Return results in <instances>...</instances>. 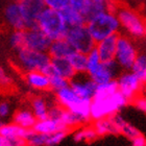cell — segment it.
Returning <instances> with one entry per match:
<instances>
[{"instance_id": "cell-1", "label": "cell", "mask_w": 146, "mask_h": 146, "mask_svg": "<svg viewBox=\"0 0 146 146\" xmlns=\"http://www.w3.org/2000/svg\"><path fill=\"white\" fill-rule=\"evenodd\" d=\"M86 25L96 43L110 36L118 35L121 31V25L115 9L98 13L89 19Z\"/></svg>"}, {"instance_id": "cell-2", "label": "cell", "mask_w": 146, "mask_h": 146, "mask_svg": "<svg viewBox=\"0 0 146 146\" xmlns=\"http://www.w3.org/2000/svg\"><path fill=\"white\" fill-rule=\"evenodd\" d=\"M131 101L125 97L120 91L114 94L97 97L95 96L91 101V119L92 121L102 118L113 117L119 114Z\"/></svg>"}, {"instance_id": "cell-3", "label": "cell", "mask_w": 146, "mask_h": 146, "mask_svg": "<svg viewBox=\"0 0 146 146\" xmlns=\"http://www.w3.org/2000/svg\"><path fill=\"white\" fill-rule=\"evenodd\" d=\"M55 100L65 109L69 110L84 120L86 124L92 121L91 119V101L79 97L70 85L58 90L54 93Z\"/></svg>"}, {"instance_id": "cell-4", "label": "cell", "mask_w": 146, "mask_h": 146, "mask_svg": "<svg viewBox=\"0 0 146 146\" xmlns=\"http://www.w3.org/2000/svg\"><path fill=\"white\" fill-rule=\"evenodd\" d=\"M115 12L125 35L131 39L146 36V20L136 9L126 5H115Z\"/></svg>"}, {"instance_id": "cell-5", "label": "cell", "mask_w": 146, "mask_h": 146, "mask_svg": "<svg viewBox=\"0 0 146 146\" xmlns=\"http://www.w3.org/2000/svg\"><path fill=\"white\" fill-rule=\"evenodd\" d=\"M16 63L24 73L41 71L46 73L51 65V56L48 52L36 51L33 49L21 48L16 50Z\"/></svg>"}, {"instance_id": "cell-6", "label": "cell", "mask_w": 146, "mask_h": 146, "mask_svg": "<svg viewBox=\"0 0 146 146\" xmlns=\"http://www.w3.org/2000/svg\"><path fill=\"white\" fill-rule=\"evenodd\" d=\"M36 25L52 41L65 38L69 29V26L63 18L62 13L49 7H46L39 16Z\"/></svg>"}, {"instance_id": "cell-7", "label": "cell", "mask_w": 146, "mask_h": 146, "mask_svg": "<svg viewBox=\"0 0 146 146\" xmlns=\"http://www.w3.org/2000/svg\"><path fill=\"white\" fill-rule=\"evenodd\" d=\"M137 47L134 40L125 34H119L117 39L115 61L123 70H131L138 56Z\"/></svg>"}, {"instance_id": "cell-8", "label": "cell", "mask_w": 146, "mask_h": 146, "mask_svg": "<svg viewBox=\"0 0 146 146\" xmlns=\"http://www.w3.org/2000/svg\"><path fill=\"white\" fill-rule=\"evenodd\" d=\"M65 38L75 51L82 52L86 54H88L96 46V42L86 24L69 27Z\"/></svg>"}, {"instance_id": "cell-9", "label": "cell", "mask_w": 146, "mask_h": 146, "mask_svg": "<svg viewBox=\"0 0 146 146\" xmlns=\"http://www.w3.org/2000/svg\"><path fill=\"white\" fill-rule=\"evenodd\" d=\"M118 89L128 100L131 101L140 94L143 84L131 70H123L117 77Z\"/></svg>"}, {"instance_id": "cell-10", "label": "cell", "mask_w": 146, "mask_h": 146, "mask_svg": "<svg viewBox=\"0 0 146 146\" xmlns=\"http://www.w3.org/2000/svg\"><path fill=\"white\" fill-rule=\"evenodd\" d=\"M69 85L79 97L92 100L95 96L97 84L88 73H76L69 80Z\"/></svg>"}, {"instance_id": "cell-11", "label": "cell", "mask_w": 146, "mask_h": 146, "mask_svg": "<svg viewBox=\"0 0 146 146\" xmlns=\"http://www.w3.org/2000/svg\"><path fill=\"white\" fill-rule=\"evenodd\" d=\"M52 40L44 34V31L36 25L24 29V47L36 51L47 52Z\"/></svg>"}, {"instance_id": "cell-12", "label": "cell", "mask_w": 146, "mask_h": 146, "mask_svg": "<svg viewBox=\"0 0 146 146\" xmlns=\"http://www.w3.org/2000/svg\"><path fill=\"white\" fill-rule=\"evenodd\" d=\"M18 3L23 18L26 23V28L36 25V20L46 9L43 0H15Z\"/></svg>"}, {"instance_id": "cell-13", "label": "cell", "mask_w": 146, "mask_h": 146, "mask_svg": "<svg viewBox=\"0 0 146 146\" xmlns=\"http://www.w3.org/2000/svg\"><path fill=\"white\" fill-rule=\"evenodd\" d=\"M121 71L122 69L115 60L110 62H101L99 67L90 76L97 85H99V84H104V82L116 79L121 73Z\"/></svg>"}, {"instance_id": "cell-14", "label": "cell", "mask_w": 146, "mask_h": 146, "mask_svg": "<svg viewBox=\"0 0 146 146\" xmlns=\"http://www.w3.org/2000/svg\"><path fill=\"white\" fill-rule=\"evenodd\" d=\"M69 5L76 9L77 12H79L82 15H84V17L87 19V21L98 13L109 9L92 0H70Z\"/></svg>"}, {"instance_id": "cell-15", "label": "cell", "mask_w": 146, "mask_h": 146, "mask_svg": "<svg viewBox=\"0 0 146 146\" xmlns=\"http://www.w3.org/2000/svg\"><path fill=\"white\" fill-rule=\"evenodd\" d=\"M119 35V34H118ZM118 35H113L96 43V49L102 62H110L115 60L116 47Z\"/></svg>"}, {"instance_id": "cell-16", "label": "cell", "mask_w": 146, "mask_h": 146, "mask_svg": "<svg viewBox=\"0 0 146 146\" xmlns=\"http://www.w3.org/2000/svg\"><path fill=\"white\" fill-rule=\"evenodd\" d=\"M4 17H5L6 23L13 28V29H26V23L23 18L20 7L18 3L12 2L5 7L4 11Z\"/></svg>"}, {"instance_id": "cell-17", "label": "cell", "mask_w": 146, "mask_h": 146, "mask_svg": "<svg viewBox=\"0 0 146 146\" xmlns=\"http://www.w3.org/2000/svg\"><path fill=\"white\" fill-rule=\"evenodd\" d=\"M52 73L63 76L65 78H67L68 80H70L76 74L75 70L71 66L68 58H51V65H50L48 71L46 72V74L50 75Z\"/></svg>"}, {"instance_id": "cell-18", "label": "cell", "mask_w": 146, "mask_h": 146, "mask_svg": "<svg viewBox=\"0 0 146 146\" xmlns=\"http://www.w3.org/2000/svg\"><path fill=\"white\" fill-rule=\"evenodd\" d=\"M25 82L31 88L38 91H49L50 90V79L49 76L41 71H33L25 73Z\"/></svg>"}, {"instance_id": "cell-19", "label": "cell", "mask_w": 146, "mask_h": 146, "mask_svg": "<svg viewBox=\"0 0 146 146\" xmlns=\"http://www.w3.org/2000/svg\"><path fill=\"white\" fill-rule=\"evenodd\" d=\"M75 51L66 38L53 40L49 46L48 53L51 58H68Z\"/></svg>"}, {"instance_id": "cell-20", "label": "cell", "mask_w": 146, "mask_h": 146, "mask_svg": "<svg viewBox=\"0 0 146 146\" xmlns=\"http://www.w3.org/2000/svg\"><path fill=\"white\" fill-rule=\"evenodd\" d=\"M34 129L36 131H39V133L47 134V135L55 133V131H71L61 120H58V119H54V118H50V117H48V118H46V119H43V120H38L36 125L34 126Z\"/></svg>"}, {"instance_id": "cell-21", "label": "cell", "mask_w": 146, "mask_h": 146, "mask_svg": "<svg viewBox=\"0 0 146 146\" xmlns=\"http://www.w3.org/2000/svg\"><path fill=\"white\" fill-rule=\"evenodd\" d=\"M112 118L114 120V122H115L116 127L118 129L119 135H122L123 137H125L129 141L131 139H134L135 137L139 136L140 134H142L139 128L136 127L131 123H129L123 116L120 115V113L116 114L115 116H113Z\"/></svg>"}, {"instance_id": "cell-22", "label": "cell", "mask_w": 146, "mask_h": 146, "mask_svg": "<svg viewBox=\"0 0 146 146\" xmlns=\"http://www.w3.org/2000/svg\"><path fill=\"white\" fill-rule=\"evenodd\" d=\"M99 136L93 125H82L73 131V141L76 143H92L97 140Z\"/></svg>"}, {"instance_id": "cell-23", "label": "cell", "mask_w": 146, "mask_h": 146, "mask_svg": "<svg viewBox=\"0 0 146 146\" xmlns=\"http://www.w3.org/2000/svg\"><path fill=\"white\" fill-rule=\"evenodd\" d=\"M92 125L94 126L95 131L98 134L99 138L106 137V136H118V129L116 127V124L112 117L109 118L98 119L95 121H92Z\"/></svg>"}, {"instance_id": "cell-24", "label": "cell", "mask_w": 146, "mask_h": 146, "mask_svg": "<svg viewBox=\"0 0 146 146\" xmlns=\"http://www.w3.org/2000/svg\"><path fill=\"white\" fill-rule=\"evenodd\" d=\"M36 121H38V119L35 116L33 110L23 109L20 110V111H17L13 115V122L22 126V127L26 128V129L34 128Z\"/></svg>"}, {"instance_id": "cell-25", "label": "cell", "mask_w": 146, "mask_h": 146, "mask_svg": "<svg viewBox=\"0 0 146 146\" xmlns=\"http://www.w3.org/2000/svg\"><path fill=\"white\" fill-rule=\"evenodd\" d=\"M61 13L63 15V18H64V20L66 21V23H67L69 27L87 24V19L84 17V15H82L80 13L77 12L73 7H71L70 5L67 6L63 11H61Z\"/></svg>"}, {"instance_id": "cell-26", "label": "cell", "mask_w": 146, "mask_h": 146, "mask_svg": "<svg viewBox=\"0 0 146 146\" xmlns=\"http://www.w3.org/2000/svg\"><path fill=\"white\" fill-rule=\"evenodd\" d=\"M31 110L38 120L48 118L49 104L42 96H36L31 99Z\"/></svg>"}, {"instance_id": "cell-27", "label": "cell", "mask_w": 146, "mask_h": 146, "mask_svg": "<svg viewBox=\"0 0 146 146\" xmlns=\"http://www.w3.org/2000/svg\"><path fill=\"white\" fill-rule=\"evenodd\" d=\"M27 131L28 129H26V128L22 127V126L16 124L14 122H11V123H4L2 125V127L0 128V135L7 138V139L17 137L25 138L26 134H27Z\"/></svg>"}, {"instance_id": "cell-28", "label": "cell", "mask_w": 146, "mask_h": 146, "mask_svg": "<svg viewBox=\"0 0 146 146\" xmlns=\"http://www.w3.org/2000/svg\"><path fill=\"white\" fill-rule=\"evenodd\" d=\"M76 73H86L88 67V55L79 51H74L68 58Z\"/></svg>"}, {"instance_id": "cell-29", "label": "cell", "mask_w": 146, "mask_h": 146, "mask_svg": "<svg viewBox=\"0 0 146 146\" xmlns=\"http://www.w3.org/2000/svg\"><path fill=\"white\" fill-rule=\"evenodd\" d=\"M138 76L142 84H146V53H139L131 69Z\"/></svg>"}, {"instance_id": "cell-30", "label": "cell", "mask_w": 146, "mask_h": 146, "mask_svg": "<svg viewBox=\"0 0 146 146\" xmlns=\"http://www.w3.org/2000/svg\"><path fill=\"white\" fill-rule=\"evenodd\" d=\"M25 139L27 140L29 146H46L48 135L42 134V133L35 131L34 128H31L27 131Z\"/></svg>"}, {"instance_id": "cell-31", "label": "cell", "mask_w": 146, "mask_h": 146, "mask_svg": "<svg viewBox=\"0 0 146 146\" xmlns=\"http://www.w3.org/2000/svg\"><path fill=\"white\" fill-rule=\"evenodd\" d=\"M9 41L11 46L16 50L24 48V29H13Z\"/></svg>"}, {"instance_id": "cell-32", "label": "cell", "mask_w": 146, "mask_h": 146, "mask_svg": "<svg viewBox=\"0 0 146 146\" xmlns=\"http://www.w3.org/2000/svg\"><path fill=\"white\" fill-rule=\"evenodd\" d=\"M88 67H87V73H88L89 75H91L92 73L94 72L98 67H99V65L101 64V58L98 54V51L96 47H95L93 50L89 52L88 54Z\"/></svg>"}, {"instance_id": "cell-33", "label": "cell", "mask_w": 146, "mask_h": 146, "mask_svg": "<svg viewBox=\"0 0 146 146\" xmlns=\"http://www.w3.org/2000/svg\"><path fill=\"white\" fill-rule=\"evenodd\" d=\"M49 76V79H50V91L52 92H58V90L65 88L69 86V80L67 78H65L63 76L58 75V74H55V73H52Z\"/></svg>"}, {"instance_id": "cell-34", "label": "cell", "mask_w": 146, "mask_h": 146, "mask_svg": "<svg viewBox=\"0 0 146 146\" xmlns=\"http://www.w3.org/2000/svg\"><path fill=\"white\" fill-rule=\"evenodd\" d=\"M69 133H70V131H60L52 133V134H49L46 146L58 145V144L62 143V142L65 140V138L67 137Z\"/></svg>"}, {"instance_id": "cell-35", "label": "cell", "mask_w": 146, "mask_h": 146, "mask_svg": "<svg viewBox=\"0 0 146 146\" xmlns=\"http://www.w3.org/2000/svg\"><path fill=\"white\" fill-rule=\"evenodd\" d=\"M46 7L53 9L55 11H63L70 4V0H43Z\"/></svg>"}, {"instance_id": "cell-36", "label": "cell", "mask_w": 146, "mask_h": 146, "mask_svg": "<svg viewBox=\"0 0 146 146\" xmlns=\"http://www.w3.org/2000/svg\"><path fill=\"white\" fill-rule=\"evenodd\" d=\"M131 104L137 109L139 112L146 114V95L139 94L134 100L131 101Z\"/></svg>"}, {"instance_id": "cell-37", "label": "cell", "mask_w": 146, "mask_h": 146, "mask_svg": "<svg viewBox=\"0 0 146 146\" xmlns=\"http://www.w3.org/2000/svg\"><path fill=\"white\" fill-rule=\"evenodd\" d=\"M11 114V106L7 101H2L0 102V117L1 118H6Z\"/></svg>"}, {"instance_id": "cell-38", "label": "cell", "mask_w": 146, "mask_h": 146, "mask_svg": "<svg viewBox=\"0 0 146 146\" xmlns=\"http://www.w3.org/2000/svg\"><path fill=\"white\" fill-rule=\"evenodd\" d=\"M131 146H146V137L143 134H140L139 136L131 139Z\"/></svg>"}, {"instance_id": "cell-39", "label": "cell", "mask_w": 146, "mask_h": 146, "mask_svg": "<svg viewBox=\"0 0 146 146\" xmlns=\"http://www.w3.org/2000/svg\"><path fill=\"white\" fill-rule=\"evenodd\" d=\"M9 141L12 146H29L27 140L22 137L11 138V139H9Z\"/></svg>"}, {"instance_id": "cell-40", "label": "cell", "mask_w": 146, "mask_h": 146, "mask_svg": "<svg viewBox=\"0 0 146 146\" xmlns=\"http://www.w3.org/2000/svg\"><path fill=\"white\" fill-rule=\"evenodd\" d=\"M9 76L6 75V73L4 72L2 68H0V86L1 87H6L9 85Z\"/></svg>"}, {"instance_id": "cell-41", "label": "cell", "mask_w": 146, "mask_h": 146, "mask_svg": "<svg viewBox=\"0 0 146 146\" xmlns=\"http://www.w3.org/2000/svg\"><path fill=\"white\" fill-rule=\"evenodd\" d=\"M92 1H94V2L98 3V4H100V5L104 6V7H107L109 9H115V5L113 4L112 0H92Z\"/></svg>"}, {"instance_id": "cell-42", "label": "cell", "mask_w": 146, "mask_h": 146, "mask_svg": "<svg viewBox=\"0 0 146 146\" xmlns=\"http://www.w3.org/2000/svg\"><path fill=\"white\" fill-rule=\"evenodd\" d=\"M0 146H12V145H11L7 138L3 137V136L0 135Z\"/></svg>"}, {"instance_id": "cell-43", "label": "cell", "mask_w": 146, "mask_h": 146, "mask_svg": "<svg viewBox=\"0 0 146 146\" xmlns=\"http://www.w3.org/2000/svg\"><path fill=\"white\" fill-rule=\"evenodd\" d=\"M3 124H4V122H3L2 120H0V128L2 127V125H3Z\"/></svg>"}, {"instance_id": "cell-44", "label": "cell", "mask_w": 146, "mask_h": 146, "mask_svg": "<svg viewBox=\"0 0 146 146\" xmlns=\"http://www.w3.org/2000/svg\"><path fill=\"white\" fill-rule=\"evenodd\" d=\"M0 120H2V118H1V117H0Z\"/></svg>"}, {"instance_id": "cell-45", "label": "cell", "mask_w": 146, "mask_h": 146, "mask_svg": "<svg viewBox=\"0 0 146 146\" xmlns=\"http://www.w3.org/2000/svg\"><path fill=\"white\" fill-rule=\"evenodd\" d=\"M137 1H139V0H137Z\"/></svg>"}]
</instances>
